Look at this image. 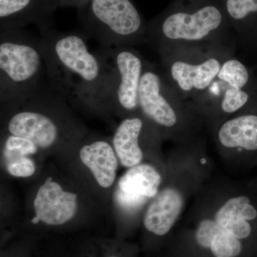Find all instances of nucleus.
<instances>
[{
	"label": "nucleus",
	"mask_w": 257,
	"mask_h": 257,
	"mask_svg": "<svg viewBox=\"0 0 257 257\" xmlns=\"http://www.w3.org/2000/svg\"><path fill=\"white\" fill-rule=\"evenodd\" d=\"M184 230L213 257H239L253 234L257 204L241 183L211 176L184 213Z\"/></svg>",
	"instance_id": "obj_1"
},
{
	"label": "nucleus",
	"mask_w": 257,
	"mask_h": 257,
	"mask_svg": "<svg viewBox=\"0 0 257 257\" xmlns=\"http://www.w3.org/2000/svg\"><path fill=\"white\" fill-rule=\"evenodd\" d=\"M40 47L49 82L65 98L88 105L108 106L111 67L103 50L90 52L87 36L78 32L40 31Z\"/></svg>",
	"instance_id": "obj_2"
},
{
	"label": "nucleus",
	"mask_w": 257,
	"mask_h": 257,
	"mask_svg": "<svg viewBox=\"0 0 257 257\" xmlns=\"http://www.w3.org/2000/svg\"><path fill=\"white\" fill-rule=\"evenodd\" d=\"M160 192L144 213L147 232L162 237L178 224L188 206L211 178L213 163L204 134L192 143L175 146L166 161Z\"/></svg>",
	"instance_id": "obj_3"
},
{
	"label": "nucleus",
	"mask_w": 257,
	"mask_h": 257,
	"mask_svg": "<svg viewBox=\"0 0 257 257\" xmlns=\"http://www.w3.org/2000/svg\"><path fill=\"white\" fill-rule=\"evenodd\" d=\"M147 43L160 55L179 47L236 45V37L218 0H172L147 23Z\"/></svg>",
	"instance_id": "obj_4"
},
{
	"label": "nucleus",
	"mask_w": 257,
	"mask_h": 257,
	"mask_svg": "<svg viewBox=\"0 0 257 257\" xmlns=\"http://www.w3.org/2000/svg\"><path fill=\"white\" fill-rule=\"evenodd\" d=\"M139 110L162 139L170 140L175 146L192 143L205 128L162 69L147 60L139 91Z\"/></svg>",
	"instance_id": "obj_5"
},
{
	"label": "nucleus",
	"mask_w": 257,
	"mask_h": 257,
	"mask_svg": "<svg viewBox=\"0 0 257 257\" xmlns=\"http://www.w3.org/2000/svg\"><path fill=\"white\" fill-rule=\"evenodd\" d=\"M49 82L40 41L23 29L0 30V101L22 99Z\"/></svg>",
	"instance_id": "obj_6"
},
{
	"label": "nucleus",
	"mask_w": 257,
	"mask_h": 257,
	"mask_svg": "<svg viewBox=\"0 0 257 257\" xmlns=\"http://www.w3.org/2000/svg\"><path fill=\"white\" fill-rule=\"evenodd\" d=\"M235 45L179 47L160 54L162 69L179 95L190 105L217 77Z\"/></svg>",
	"instance_id": "obj_7"
},
{
	"label": "nucleus",
	"mask_w": 257,
	"mask_h": 257,
	"mask_svg": "<svg viewBox=\"0 0 257 257\" xmlns=\"http://www.w3.org/2000/svg\"><path fill=\"white\" fill-rule=\"evenodd\" d=\"M77 13L84 35L104 48L147 42V23L134 0H88Z\"/></svg>",
	"instance_id": "obj_8"
},
{
	"label": "nucleus",
	"mask_w": 257,
	"mask_h": 257,
	"mask_svg": "<svg viewBox=\"0 0 257 257\" xmlns=\"http://www.w3.org/2000/svg\"><path fill=\"white\" fill-rule=\"evenodd\" d=\"M65 99L47 82L22 99L2 104L10 111L7 120L8 133L30 140L39 149L53 146L61 135L56 115L65 110Z\"/></svg>",
	"instance_id": "obj_9"
},
{
	"label": "nucleus",
	"mask_w": 257,
	"mask_h": 257,
	"mask_svg": "<svg viewBox=\"0 0 257 257\" xmlns=\"http://www.w3.org/2000/svg\"><path fill=\"white\" fill-rule=\"evenodd\" d=\"M250 79L247 67L234 55L225 60L217 77L197 101L208 132L247 106L251 99L247 90Z\"/></svg>",
	"instance_id": "obj_10"
},
{
	"label": "nucleus",
	"mask_w": 257,
	"mask_h": 257,
	"mask_svg": "<svg viewBox=\"0 0 257 257\" xmlns=\"http://www.w3.org/2000/svg\"><path fill=\"white\" fill-rule=\"evenodd\" d=\"M104 52L111 72L108 106L125 117L140 112L139 91L146 60L133 47L104 48Z\"/></svg>",
	"instance_id": "obj_11"
},
{
	"label": "nucleus",
	"mask_w": 257,
	"mask_h": 257,
	"mask_svg": "<svg viewBox=\"0 0 257 257\" xmlns=\"http://www.w3.org/2000/svg\"><path fill=\"white\" fill-rule=\"evenodd\" d=\"M216 152L231 169L239 167L246 157L257 152V114L246 108L209 130Z\"/></svg>",
	"instance_id": "obj_12"
},
{
	"label": "nucleus",
	"mask_w": 257,
	"mask_h": 257,
	"mask_svg": "<svg viewBox=\"0 0 257 257\" xmlns=\"http://www.w3.org/2000/svg\"><path fill=\"white\" fill-rule=\"evenodd\" d=\"M58 8L55 0H0V30L36 25L40 31L52 28V17Z\"/></svg>",
	"instance_id": "obj_13"
},
{
	"label": "nucleus",
	"mask_w": 257,
	"mask_h": 257,
	"mask_svg": "<svg viewBox=\"0 0 257 257\" xmlns=\"http://www.w3.org/2000/svg\"><path fill=\"white\" fill-rule=\"evenodd\" d=\"M77 199V194L65 192L49 177L39 189L34 201L35 216L49 226L64 224L75 215Z\"/></svg>",
	"instance_id": "obj_14"
},
{
	"label": "nucleus",
	"mask_w": 257,
	"mask_h": 257,
	"mask_svg": "<svg viewBox=\"0 0 257 257\" xmlns=\"http://www.w3.org/2000/svg\"><path fill=\"white\" fill-rule=\"evenodd\" d=\"M153 125L140 112L124 118L115 131L112 146L123 167L143 164L145 151L142 142Z\"/></svg>",
	"instance_id": "obj_15"
},
{
	"label": "nucleus",
	"mask_w": 257,
	"mask_h": 257,
	"mask_svg": "<svg viewBox=\"0 0 257 257\" xmlns=\"http://www.w3.org/2000/svg\"><path fill=\"white\" fill-rule=\"evenodd\" d=\"M114 147L104 140H96L82 147L79 157L92 172L96 182L103 188H109L116 179L117 157Z\"/></svg>",
	"instance_id": "obj_16"
},
{
	"label": "nucleus",
	"mask_w": 257,
	"mask_h": 257,
	"mask_svg": "<svg viewBox=\"0 0 257 257\" xmlns=\"http://www.w3.org/2000/svg\"><path fill=\"white\" fill-rule=\"evenodd\" d=\"M165 172L152 164L143 163L130 167L118 182V189L138 197L153 200L160 192Z\"/></svg>",
	"instance_id": "obj_17"
},
{
	"label": "nucleus",
	"mask_w": 257,
	"mask_h": 257,
	"mask_svg": "<svg viewBox=\"0 0 257 257\" xmlns=\"http://www.w3.org/2000/svg\"><path fill=\"white\" fill-rule=\"evenodd\" d=\"M234 32L241 38L257 27V0H218Z\"/></svg>",
	"instance_id": "obj_18"
},
{
	"label": "nucleus",
	"mask_w": 257,
	"mask_h": 257,
	"mask_svg": "<svg viewBox=\"0 0 257 257\" xmlns=\"http://www.w3.org/2000/svg\"><path fill=\"white\" fill-rule=\"evenodd\" d=\"M114 199L118 207L126 214L135 216L148 207L152 202L146 197H138L117 189L115 192Z\"/></svg>",
	"instance_id": "obj_19"
},
{
	"label": "nucleus",
	"mask_w": 257,
	"mask_h": 257,
	"mask_svg": "<svg viewBox=\"0 0 257 257\" xmlns=\"http://www.w3.org/2000/svg\"><path fill=\"white\" fill-rule=\"evenodd\" d=\"M38 147L30 140L8 135L5 143V159L10 157L29 156L38 151Z\"/></svg>",
	"instance_id": "obj_20"
},
{
	"label": "nucleus",
	"mask_w": 257,
	"mask_h": 257,
	"mask_svg": "<svg viewBox=\"0 0 257 257\" xmlns=\"http://www.w3.org/2000/svg\"><path fill=\"white\" fill-rule=\"evenodd\" d=\"M7 169L10 175L16 177H28L35 172L34 162L27 156L6 158Z\"/></svg>",
	"instance_id": "obj_21"
},
{
	"label": "nucleus",
	"mask_w": 257,
	"mask_h": 257,
	"mask_svg": "<svg viewBox=\"0 0 257 257\" xmlns=\"http://www.w3.org/2000/svg\"><path fill=\"white\" fill-rule=\"evenodd\" d=\"M57 7H73L80 9L87 3L88 0H55Z\"/></svg>",
	"instance_id": "obj_22"
},
{
	"label": "nucleus",
	"mask_w": 257,
	"mask_h": 257,
	"mask_svg": "<svg viewBox=\"0 0 257 257\" xmlns=\"http://www.w3.org/2000/svg\"><path fill=\"white\" fill-rule=\"evenodd\" d=\"M31 222L32 224H37L40 222V221L39 220L38 218H37L36 216H35V217L32 219Z\"/></svg>",
	"instance_id": "obj_23"
}]
</instances>
